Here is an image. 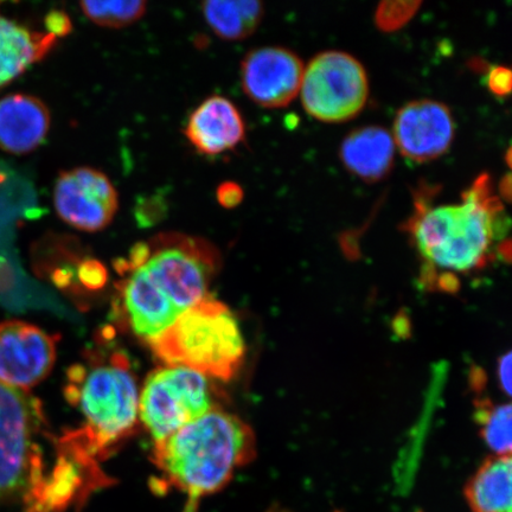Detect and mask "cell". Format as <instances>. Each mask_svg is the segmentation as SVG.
<instances>
[{"instance_id":"cell-1","label":"cell","mask_w":512,"mask_h":512,"mask_svg":"<svg viewBox=\"0 0 512 512\" xmlns=\"http://www.w3.org/2000/svg\"><path fill=\"white\" fill-rule=\"evenodd\" d=\"M220 261L216 247L196 236L160 233L137 243L115 266L121 309L134 335L151 341L207 298Z\"/></svg>"},{"instance_id":"cell-2","label":"cell","mask_w":512,"mask_h":512,"mask_svg":"<svg viewBox=\"0 0 512 512\" xmlns=\"http://www.w3.org/2000/svg\"><path fill=\"white\" fill-rule=\"evenodd\" d=\"M501 214L488 175L476 179L462 203L418 210L408 227L424 262L420 284L430 291L456 292L460 277L484 270L499 256Z\"/></svg>"},{"instance_id":"cell-3","label":"cell","mask_w":512,"mask_h":512,"mask_svg":"<svg viewBox=\"0 0 512 512\" xmlns=\"http://www.w3.org/2000/svg\"><path fill=\"white\" fill-rule=\"evenodd\" d=\"M255 453L252 428L239 416L213 409L155 443L152 462L166 483L200 501L222 490Z\"/></svg>"},{"instance_id":"cell-4","label":"cell","mask_w":512,"mask_h":512,"mask_svg":"<svg viewBox=\"0 0 512 512\" xmlns=\"http://www.w3.org/2000/svg\"><path fill=\"white\" fill-rule=\"evenodd\" d=\"M67 401L85 424L76 430L98 460L133 433L139 420V392L130 362L121 352L69 370Z\"/></svg>"},{"instance_id":"cell-5","label":"cell","mask_w":512,"mask_h":512,"mask_svg":"<svg viewBox=\"0 0 512 512\" xmlns=\"http://www.w3.org/2000/svg\"><path fill=\"white\" fill-rule=\"evenodd\" d=\"M49 431L40 400L0 382V505L21 504L27 512L40 498L57 464L48 465Z\"/></svg>"},{"instance_id":"cell-6","label":"cell","mask_w":512,"mask_h":512,"mask_svg":"<svg viewBox=\"0 0 512 512\" xmlns=\"http://www.w3.org/2000/svg\"><path fill=\"white\" fill-rule=\"evenodd\" d=\"M147 343L165 367L185 368L221 381L234 379L246 357L235 313L209 296Z\"/></svg>"},{"instance_id":"cell-7","label":"cell","mask_w":512,"mask_h":512,"mask_svg":"<svg viewBox=\"0 0 512 512\" xmlns=\"http://www.w3.org/2000/svg\"><path fill=\"white\" fill-rule=\"evenodd\" d=\"M208 380L179 367L160 368L147 376L139 395V419L155 443L213 411Z\"/></svg>"},{"instance_id":"cell-8","label":"cell","mask_w":512,"mask_h":512,"mask_svg":"<svg viewBox=\"0 0 512 512\" xmlns=\"http://www.w3.org/2000/svg\"><path fill=\"white\" fill-rule=\"evenodd\" d=\"M305 111L323 123H345L366 106L369 81L362 63L343 51H324L304 69Z\"/></svg>"},{"instance_id":"cell-9","label":"cell","mask_w":512,"mask_h":512,"mask_svg":"<svg viewBox=\"0 0 512 512\" xmlns=\"http://www.w3.org/2000/svg\"><path fill=\"white\" fill-rule=\"evenodd\" d=\"M57 215L70 227L95 233L110 226L119 208L118 192L101 171L76 168L64 171L54 189Z\"/></svg>"},{"instance_id":"cell-10","label":"cell","mask_w":512,"mask_h":512,"mask_svg":"<svg viewBox=\"0 0 512 512\" xmlns=\"http://www.w3.org/2000/svg\"><path fill=\"white\" fill-rule=\"evenodd\" d=\"M57 337L22 320L0 323V382L29 392L54 368Z\"/></svg>"},{"instance_id":"cell-11","label":"cell","mask_w":512,"mask_h":512,"mask_svg":"<svg viewBox=\"0 0 512 512\" xmlns=\"http://www.w3.org/2000/svg\"><path fill=\"white\" fill-rule=\"evenodd\" d=\"M304 69L302 60L291 50L254 49L241 63L243 92L261 107H286L300 92Z\"/></svg>"},{"instance_id":"cell-12","label":"cell","mask_w":512,"mask_h":512,"mask_svg":"<svg viewBox=\"0 0 512 512\" xmlns=\"http://www.w3.org/2000/svg\"><path fill=\"white\" fill-rule=\"evenodd\" d=\"M454 133V120L447 106L434 100H416L396 115L393 138L408 160L426 163L450 149Z\"/></svg>"},{"instance_id":"cell-13","label":"cell","mask_w":512,"mask_h":512,"mask_svg":"<svg viewBox=\"0 0 512 512\" xmlns=\"http://www.w3.org/2000/svg\"><path fill=\"white\" fill-rule=\"evenodd\" d=\"M184 133L202 155L217 156L234 150L243 142L246 126L232 101L214 95L191 113Z\"/></svg>"},{"instance_id":"cell-14","label":"cell","mask_w":512,"mask_h":512,"mask_svg":"<svg viewBox=\"0 0 512 512\" xmlns=\"http://www.w3.org/2000/svg\"><path fill=\"white\" fill-rule=\"evenodd\" d=\"M51 118L48 107L34 95L15 93L0 98V150L28 155L47 138Z\"/></svg>"},{"instance_id":"cell-15","label":"cell","mask_w":512,"mask_h":512,"mask_svg":"<svg viewBox=\"0 0 512 512\" xmlns=\"http://www.w3.org/2000/svg\"><path fill=\"white\" fill-rule=\"evenodd\" d=\"M49 32L31 30L0 10V89L9 86L56 46Z\"/></svg>"},{"instance_id":"cell-16","label":"cell","mask_w":512,"mask_h":512,"mask_svg":"<svg viewBox=\"0 0 512 512\" xmlns=\"http://www.w3.org/2000/svg\"><path fill=\"white\" fill-rule=\"evenodd\" d=\"M394 157L393 134L381 126L357 128L341 146L345 168L369 183L381 181L392 171Z\"/></svg>"},{"instance_id":"cell-17","label":"cell","mask_w":512,"mask_h":512,"mask_svg":"<svg viewBox=\"0 0 512 512\" xmlns=\"http://www.w3.org/2000/svg\"><path fill=\"white\" fill-rule=\"evenodd\" d=\"M511 476V454L486 458L466 484L471 512H511Z\"/></svg>"},{"instance_id":"cell-18","label":"cell","mask_w":512,"mask_h":512,"mask_svg":"<svg viewBox=\"0 0 512 512\" xmlns=\"http://www.w3.org/2000/svg\"><path fill=\"white\" fill-rule=\"evenodd\" d=\"M204 19L224 41H241L258 29L264 5L258 0H209L202 4Z\"/></svg>"},{"instance_id":"cell-19","label":"cell","mask_w":512,"mask_h":512,"mask_svg":"<svg viewBox=\"0 0 512 512\" xmlns=\"http://www.w3.org/2000/svg\"><path fill=\"white\" fill-rule=\"evenodd\" d=\"M476 424L480 437L497 456L511 454L512 408L510 403H497L490 399L476 401Z\"/></svg>"},{"instance_id":"cell-20","label":"cell","mask_w":512,"mask_h":512,"mask_svg":"<svg viewBox=\"0 0 512 512\" xmlns=\"http://www.w3.org/2000/svg\"><path fill=\"white\" fill-rule=\"evenodd\" d=\"M81 10L93 23L105 28H124L145 15L146 2H81Z\"/></svg>"},{"instance_id":"cell-21","label":"cell","mask_w":512,"mask_h":512,"mask_svg":"<svg viewBox=\"0 0 512 512\" xmlns=\"http://www.w3.org/2000/svg\"><path fill=\"white\" fill-rule=\"evenodd\" d=\"M421 2H383L375 14L377 28L393 32L405 27L418 12Z\"/></svg>"},{"instance_id":"cell-22","label":"cell","mask_w":512,"mask_h":512,"mask_svg":"<svg viewBox=\"0 0 512 512\" xmlns=\"http://www.w3.org/2000/svg\"><path fill=\"white\" fill-rule=\"evenodd\" d=\"M486 85H488L492 94L508 96L511 93L512 86L511 70L502 66L492 68L488 74V79H486Z\"/></svg>"},{"instance_id":"cell-23","label":"cell","mask_w":512,"mask_h":512,"mask_svg":"<svg viewBox=\"0 0 512 512\" xmlns=\"http://www.w3.org/2000/svg\"><path fill=\"white\" fill-rule=\"evenodd\" d=\"M243 200V190L238 183L224 182L217 189V201L223 208L234 209Z\"/></svg>"},{"instance_id":"cell-24","label":"cell","mask_w":512,"mask_h":512,"mask_svg":"<svg viewBox=\"0 0 512 512\" xmlns=\"http://www.w3.org/2000/svg\"><path fill=\"white\" fill-rule=\"evenodd\" d=\"M46 28L49 34L56 38L67 36L73 29L72 22L64 12L55 10L49 12L46 18Z\"/></svg>"},{"instance_id":"cell-25","label":"cell","mask_w":512,"mask_h":512,"mask_svg":"<svg viewBox=\"0 0 512 512\" xmlns=\"http://www.w3.org/2000/svg\"><path fill=\"white\" fill-rule=\"evenodd\" d=\"M511 363V352H507V354L503 355L501 360L498 361L497 367L499 387H501L502 392L508 396L511 394Z\"/></svg>"},{"instance_id":"cell-26","label":"cell","mask_w":512,"mask_h":512,"mask_svg":"<svg viewBox=\"0 0 512 512\" xmlns=\"http://www.w3.org/2000/svg\"><path fill=\"white\" fill-rule=\"evenodd\" d=\"M501 194L505 201L510 202L511 200V176L508 174L502 179L501 182Z\"/></svg>"},{"instance_id":"cell-27","label":"cell","mask_w":512,"mask_h":512,"mask_svg":"<svg viewBox=\"0 0 512 512\" xmlns=\"http://www.w3.org/2000/svg\"><path fill=\"white\" fill-rule=\"evenodd\" d=\"M197 511H198L197 499L189 498L187 505H185L183 512H197Z\"/></svg>"},{"instance_id":"cell-28","label":"cell","mask_w":512,"mask_h":512,"mask_svg":"<svg viewBox=\"0 0 512 512\" xmlns=\"http://www.w3.org/2000/svg\"><path fill=\"white\" fill-rule=\"evenodd\" d=\"M5 179H6L5 175L3 174L2 171H0V184L4 183Z\"/></svg>"}]
</instances>
